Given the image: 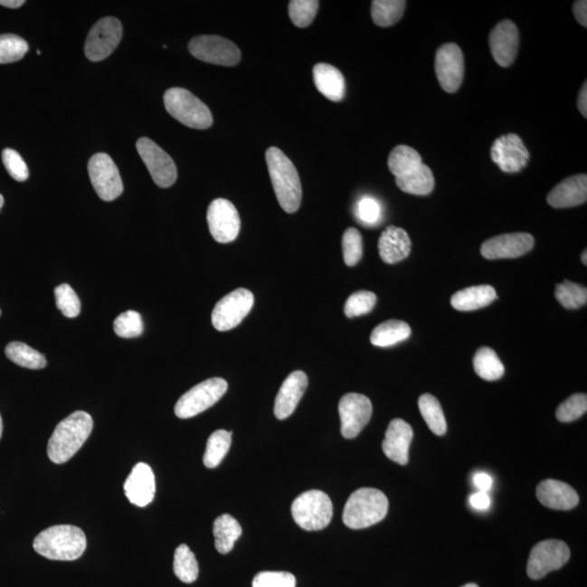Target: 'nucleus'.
<instances>
[{
	"instance_id": "obj_55",
	"label": "nucleus",
	"mask_w": 587,
	"mask_h": 587,
	"mask_svg": "<svg viewBox=\"0 0 587 587\" xmlns=\"http://www.w3.org/2000/svg\"><path fill=\"white\" fill-rule=\"evenodd\" d=\"M3 429H4V427H3V420H2V416H0V439H2Z\"/></svg>"
},
{
	"instance_id": "obj_8",
	"label": "nucleus",
	"mask_w": 587,
	"mask_h": 587,
	"mask_svg": "<svg viewBox=\"0 0 587 587\" xmlns=\"http://www.w3.org/2000/svg\"><path fill=\"white\" fill-rule=\"evenodd\" d=\"M188 50L198 61L224 67L236 66L241 57L240 48L233 42L217 35L194 37Z\"/></svg>"
},
{
	"instance_id": "obj_35",
	"label": "nucleus",
	"mask_w": 587,
	"mask_h": 587,
	"mask_svg": "<svg viewBox=\"0 0 587 587\" xmlns=\"http://www.w3.org/2000/svg\"><path fill=\"white\" fill-rule=\"evenodd\" d=\"M418 405L430 430L436 435H444L447 423L440 402L432 395L424 394L419 398Z\"/></svg>"
},
{
	"instance_id": "obj_26",
	"label": "nucleus",
	"mask_w": 587,
	"mask_h": 587,
	"mask_svg": "<svg viewBox=\"0 0 587 587\" xmlns=\"http://www.w3.org/2000/svg\"><path fill=\"white\" fill-rule=\"evenodd\" d=\"M314 80L317 90L328 100L341 101L346 95V82H345L344 75L331 64H316Z\"/></svg>"
},
{
	"instance_id": "obj_18",
	"label": "nucleus",
	"mask_w": 587,
	"mask_h": 587,
	"mask_svg": "<svg viewBox=\"0 0 587 587\" xmlns=\"http://www.w3.org/2000/svg\"><path fill=\"white\" fill-rule=\"evenodd\" d=\"M535 247V238L529 233H509L484 241L481 254L488 260H513L527 254Z\"/></svg>"
},
{
	"instance_id": "obj_29",
	"label": "nucleus",
	"mask_w": 587,
	"mask_h": 587,
	"mask_svg": "<svg viewBox=\"0 0 587 587\" xmlns=\"http://www.w3.org/2000/svg\"><path fill=\"white\" fill-rule=\"evenodd\" d=\"M243 533L239 521L231 515L218 516L213 524L214 545L220 554H229Z\"/></svg>"
},
{
	"instance_id": "obj_6",
	"label": "nucleus",
	"mask_w": 587,
	"mask_h": 587,
	"mask_svg": "<svg viewBox=\"0 0 587 587\" xmlns=\"http://www.w3.org/2000/svg\"><path fill=\"white\" fill-rule=\"evenodd\" d=\"M292 516L296 524L306 531H320L330 525L333 504L325 492L312 489L300 494L292 504Z\"/></svg>"
},
{
	"instance_id": "obj_24",
	"label": "nucleus",
	"mask_w": 587,
	"mask_h": 587,
	"mask_svg": "<svg viewBox=\"0 0 587 587\" xmlns=\"http://www.w3.org/2000/svg\"><path fill=\"white\" fill-rule=\"evenodd\" d=\"M536 497L542 505L554 510L573 509L580 500L578 493L568 484L552 478L538 484Z\"/></svg>"
},
{
	"instance_id": "obj_32",
	"label": "nucleus",
	"mask_w": 587,
	"mask_h": 587,
	"mask_svg": "<svg viewBox=\"0 0 587 587\" xmlns=\"http://www.w3.org/2000/svg\"><path fill=\"white\" fill-rule=\"evenodd\" d=\"M406 5L403 0H374L371 6L374 23L381 28L394 25L405 13Z\"/></svg>"
},
{
	"instance_id": "obj_9",
	"label": "nucleus",
	"mask_w": 587,
	"mask_h": 587,
	"mask_svg": "<svg viewBox=\"0 0 587 587\" xmlns=\"http://www.w3.org/2000/svg\"><path fill=\"white\" fill-rule=\"evenodd\" d=\"M251 290L239 289L224 296L213 311V325L218 331H230L240 325L254 306Z\"/></svg>"
},
{
	"instance_id": "obj_15",
	"label": "nucleus",
	"mask_w": 587,
	"mask_h": 587,
	"mask_svg": "<svg viewBox=\"0 0 587 587\" xmlns=\"http://www.w3.org/2000/svg\"><path fill=\"white\" fill-rule=\"evenodd\" d=\"M341 417V432L345 439L352 440L365 429L373 417V403L367 396L349 393L338 403Z\"/></svg>"
},
{
	"instance_id": "obj_38",
	"label": "nucleus",
	"mask_w": 587,
	"mask_h": 587,
	"mask_svg": "<svg viewBox=\"0 0 587 587\" xmlns=\"http://www.w3.org/2000/svg\"><path fill=\"white\" fill-rule=\"evenodd\" d=\"M554 296L559 304L567 309H579L587 303L586 288L570 281L558 284Z\"/></svg>"
},
{
	"instance_id": "obj_33",
	"label": "nucleus",
	"mask_w": 587,
	"mask_h": 587,
	"mask_svg": "<svg viewBox=\"0 0 587 587\" xmlns=\"http://www.w3.org/2000/svg\"><path fill=\"white\" fill-rule=\"evenodd\" d=\"M6 356L20 367L40 370L45 368L47 360L40 352L24 343H9L6 347Z\"/></svg>"
},
{
	"instance_id": "obj_31",
	"label": "nucleus",
	"mask_w": 587,
	"mask_h": 587,
	"mask_svg": "<svg viewBox=\"0 0 587 587\" xmlns=\"http://www.w3.org/2000/svg\"><path fill=\"white\" fill-rule=\"evenodd\" d=\"M473 367L476 374L486 381H497L502 378L505 374V367L502 360L492 348L482 347L478 350Z\"/></svg>"
},
{
	"instance_id": "obj_37",
	"label": "nucleus",
	"mask_w": 587,
	"mask_h": 587,
	"mask_svg": "<svg viewBox=\"0 0 587 587\" xmlns=\"http://www.w3.org/2000/svg\"><path fill=\"white\" fill-rule=\"evenodd\" d=\"M174 571L183 583L191 584L198 578L199 567L195 554L185 544L175 549Z\"/></svg>"
},
{
	"instance_id": "obj_44",
	"label": "nucleus",
	"mask_w": 587,
	"mask_h": 587,
	"mask_svg": "<svg viewBox=\"0 0 587 587\" xmlns=\"http://www.w3.org/2000/svg\"><path fill=\"white\" fill-rule=\"evenodd\" d=\"M587 412L586 394H575L568 398L560 405L556 412V417L560 422H573L583 417Z\"/></svg>"
},
{
	"instance_id": "obj_49",
	"label": "nucleus",
	"mask_w": 587,
	"mask_h": 587,
	"mask_svg": "<svg viewBox=\"0 0 587 587\" xmlns=\"http://www.w3.org/2000/svg\"><path fill=\"white\" fill-rule=\"evenodd\" d=\"M470 504L473 508L478 510H487L491 505V499H489L487 492L478 491L470 497Z\"/></svg>"
},
{
	"instance_id": "obj_19",
	"label": "nucleus",
	"mask_w": 587,
	"mask_h": 587,
	"mask_svg": "<svg viewBox=\"0 0 587 587\" xmlns=\"http://www.w3.org/2000/svg\"><path fill=\"white\" fill-rule=\"evenodd\" d=\"M494 61L500 67L507 68L514 63L519 51V30L510 20L499 23L489 34Z\"/></svg>"
},
{
	"instance_id": "obj_52",
	"label": "nucleus",
	"mask_w": 587,
	"mask_h": 587,
	"mask_svg": "<svg viewBox=\"0 0 587 587\" xmlns=\"http://www.w3.org/2000/svg\"><path fill=\"white\" fill-rule=\"evenodd\" d=\"M578 107L579 110L582 113V116L584 118L587 117V84L586 82L583 85V88L581 89L579 99H578Z\"/></svg>"
},
{
	"instance_id": "obj_39",
	"label": "nucleus",
	"mask_w": 587,
	"mask_h": 587,
	"mask_svg": "<svg viewBox=\"0 0 587 587\" xmlns=\"http://www.w3.org/2000/svg\"><path fill=\"white\" fill-rule=\"evenodd\" d=\"M29 51L28 43L14 34L0 35V64L21 61Z\"/></svg>"
},
{
	"instance_id": "obj_3",
	"label": "nucleus",
	"mask_w": 587,
	"mask_h": 587,
	"mask_svg": "<svg viewBox=\"0 0 587 587\" xmlns=\"http://www.w3.org/2000/svg\"><path fill=\"white\" fill-rule=\"evenodd\" d=\"M88 541L84 532L74 525H55L35 537L33 547L41 556L61 562H73L85 552Z\"/></svg>"
},
{
	"instance_id": "obj_42",
	"label": "nucleus",
	"mask_w": 587,
	"mask_h": 587,
	"mask_svg": "<svg viewBox=\"0 0 587 587\" xmlns=\"http://www.w3.org/2000/svg\"><path fill=\"white\" fill-rule=\"evenodd\" d=\"M344 261L348 267L356 266L364 254L363 236L357 229L349 228L343 235Z\"/></svg>"
},
{
	"instance_id": "obj_56",
	"label": "nucleus",
	"mask_w": 587,
	"mask_h": 587,
	"mask_svg": "<svg viewBox=\"0 0 587 587\" xmlns=\"http://www.w3.org/2000/svg\"><path fill=\"white\" fill-rule=\"evenodd\" d=\"M4 203H5V199H4L3 195H0V209L3 208Z\"/></svg>"
},
{
	"instance_id": "obj_54",
	"label": "nucleus",
	"mask_w": 587,
	"mask_h": 587,
	"mask_svg": "<svg viewBox=\"0 0 587 587\" xmlns=\"http://www.w3.org/2000/svg\"><path fill=\"white\" fill-rule=\"evenodd\" d=\"M581 260H582V262L584 263L585 266L587 265V251L586 250L583 251V254H582Z\"/></svg>"
},
{
	"instance_id": "obj_46",
	"label": "nucleus",
	"mask_w": 587,
	"mask_h": 587,
	"mask_svg": "<svg viewBox=\"0 0 587 587\" xmlns=\"http://www.w3.org/2000/svg\"><path fill=\"white\" fill-rule=\"evenodd\" d=\"M252 587H296V578L289 573L263 571L252 580Z\"/></svg>"
},
{
	"instance_id": "obj_16",
	"label": "nucleus",
	"mask_w": 587,
	"mask_h": 587,
	"mask_svg": "<svg viewBox=\"0 0 587 587\" xmlns=\"http://www.w3.org/2000/svg\"><path fill=\"white\" fill-rule=\"evenodd\" d=\"M435 72L439 82L447 93L459 90L465 73L461 48L454 43L439 48L435 57Z\"/></svg>"
},
{
	"instance_id": "obj_21",
	"label": "nucleus",
	"mask_w": 587,
	"mask_h": 587,
	"mask_svg": "<svg viewBox=\"0 0 587 587\" xmlns=\"http://www.w3.org/2000/svg\"><path fill=\"white\" fill-rule=\"evenodd\" d=\"M125 493L137 507H145L153 502L156 482L153 469L147 463L139 462L133 468L125 483Z\"/></svg>"
},
{
	"instance_id": "obj_13",
	"label": "nucleus",
	"mask_w": 587,
	"mask_h": 587,
	"mask_svg": "<svg viewBox=\"0 0 587 587\" xmlns=\"http://www.w3.org/2000/svg\"><path fill=\"white\" fill-rule=\"evenodd\" d=\"M137 148L156 185L163 188L175 185L177 177L176 166L164 149L147 137L139 138Z\"/></svg>"
},
{
	"instance_id": "obj_25",
	"label": "nucleus",
	"mask_w": 587,
	"mask_h": 587,
	"mask_svg": "<svg viewBox=\"0 0 587 587\" xmlns=\"http://www.w3.org/2000/svg\"><path fill=\"white\" fill-rule=\"evenodd\" d=\"M412 240L407 232L391 225L383 231L379 240V252L383 260L390 265L405 260L411 254Z\"/></svg>"
},
{
	"instance_id": "obj_43",
	"label": "nucleus",
	"mask_w": 587,
	"mask_h": 587,
	"mask_svg": "<svg viewBox=\"0 0 587 587\" xmlns=\"http://www.w3.org/2000/svg\"><path fill=\"white\" fill-rule=\"evenodd\" d=\"M376 304V296L369 290H359L349 296L345 304V315L355 317L367 315L373 311Z\"/></svg>"
},
{
	"instance_id": "obj_12",
	"label": "nucleus",
	"mask_w": 587,
	"mask_h": 587,
	"mask_svg": "<svg viewBox=\"0 0 587 587\" xmlns=\"http://www.w3.org/2000/svg\"><path fill=\"white\" fill-rule=\"evenodd\" d=\"M122 39V25L116 18H104L91 28L85 43V55L90 62L109 57Z\"/></svg>"
},
{
	"instance_id": "obj_7",
	"label": "nucleus",
	"mask_w": 587,
	"mask_h": 587,
	"mask_svg": "<svg viewBox=\"0 0 587 587\" xmlns=\"http://www.w3.org/2000/svg\"><path fill=\"white\" fill-rule=\"evenodd\" d=\"M228 391V382L213 378L202 382L186 392L177 401L175 412L180 419H188L207 411L221 400Z\"/></svg>"
},
{
	"instance_id": "obj_45",
	"label": "nucleus",
	"mask_w": 587,
	"mask_h": 587,
	"mask_svg": "<svg viewBox=\"0 0 587 587\" xmlns=\"http://www.w3.org/2000/svg\"><path fill=\"white\" fill-rule=\"evenodd\" d=\"M56 305L62 315L67 317H77L80 312V301L77 293L69 284L59 285L55 289Z\"/></svg>"
},
{
	"instance_id": "obj_17",
	"label": "nucleus",
	"mask_w": 587,
	"mask_h": 587,
	"mask_svg": "<svg viewBox=\"0 0 587 587\" xmlns=\"http://www.w3.org/2000/svg\"><path fill=\"white\" fill-rule=\"evenodd\" d=\"M491 157L505 174H516L529 163L530 153L516 134H507L494 142Z\"/></svg>"
},
{
	"instance_id": "obj_57",
	"label": "nucleus",
	"mask_w": 587,
	"mask_h": 587,
	"mask_svg": "<svg viewBox=\"0 0 587 587\" xmlns=\"http://www.w3.org/2000/svg\"><path fill=\"white\" fill-rule=\"evenodd\" d=\"M461 587H478V585H477L476 583H468V584L463 585Z\"/></svg>"
},
{
	"instance_id": "obj_10",
	"label": "nucleus",
	"mask_w": 587,
	"mask_h": 587,
	"mask_svg": "<svg viewBox=\"0 0 587 587\" xmlns=\"http://www.w3.org/2000/svg\"><path fill=\"white\" fill-rule=\"evenodd\" d=\"M570 556V549L563 541L547 540L538 543L531 551L527 575L532 580L543 579L552 571L563 568L569 562Z\"/></svg>"
},
{
	"instance_id": "obj_11",
	"label": "nucleus",
	"mask_w": 587,
	"mask_h": 587,
	"mask_svg": "<svg viewBox=\"0 0 587 587\" xmlns=\"http://www.w3.org/2000/svg\"><path fill=\"white\" fill-rule=\"evenodd\" d=\"M89 174L91 185L102 201L112 202L121 195L123 183L119 170L109 155H94L90 159Z\"/></svg>"
},
{
	"instance_id": "obj_47",
	"label": "nucleus",
	"mask_w": 587,
	"mask_h": 587,
	"mask_svg": "<svg viewBox=\"0 0 587 587\" xmlns=\"http://www.w3.org/2000/svg\"><path fill=\"white\" fill-rule=\"evenodd\" d=\"M3 163L13 179L19 182L28 180L30 175L28 166L15 150L5 149L3 152Z\"/></svg>"
},
{
	"instance_id": "obj_50",
	"label": "nucleus",
	"mask_w": 587,
	"mask_h": 587,
	"mask_svg": "<svg viewBox=\"0 0 587 587\" xmlns=\"http://www.w3.org/2000/svg\"><path fill=\"white\" fill-rule=\"evenodd\" d=\"M573 14L578 23L586 28L587 26V2L585 0H579L573 5Z\"/></svg>"
},
{
	"instance_id": "obj_51",
	"label": "nucleus",
	"mask_w": 587,
	"mask_h": 587,
	"mask_svg": "<svg viewBox=\"0 0 587 587\" xmlns=\"http://www.w3.org/2000/svg\"><path fill=\"white\" fill-rule=\"evenodd\" d=\"M473 481H475L476 487L480 492L488 493L493 486V478L488 473H478Z\"/></svg>"
},
{
	"instance_id": "obj_41",
	"label": "nucleus",
	"mask_w": 587,
	"mask_h": 587,
	"mask_svg": "<svg viewBox=\"0 0 587 587\" xmlns=\"http://www.w3.org/2000/svg\"><path fill=\"white\" fill-rule=\"evenodd\" d=\"M113 330L123 338L137 337L144 331L142 316L133 310L123 312L113 323Z\"/></svg>"
},
{
	"instance_id": "obj_28",
	"label": "nucleus",
	"mask_w": 587,
	"mask_h": 587,
	"mask_svg": "<svg viewBox=\"0 0 587 587\" xmlns=\"http://www.w3.org/2000/svg\"><path fill=\"white\" fill-rule=\"evenodd\" d=\"M396 185L402 192L412 195L427 196L433 192L435 180L432 170L422 164L409 174L396 177Z\"/></svg>"
},
{
	"instance_id": "obj_48",
	"label": "nucleus",
	"mask_w": 587,
	"mask_h": 587,
	"mask_svg": "<svg viewBox=\"0 0 587 587\" xmlns=\"http://www.w3.org/2000/svg\"><path fill=\"white\" fill-rule=\"evenodd\" d=\"M357 215L363 222L374 224L381 217V206L373 197H364L357 204Z\"/></svg>"
},
{
	"instance_id": "obj_53",
	"label": "nucleus",
	"mask_w": 587,
	"mask_h": 587,
	"mask_svg": "<svg viewBox=\"0 0 587 587\" xmlns=\"http://www.w3.org/2000/svg\"><path fill=\"white\" fill-rule=\"evenodd\" d=\"M25 4L24 0H0V5L7 8H20Z\"/></svg>"
},
{
	"instance_id": "obj_1",
	"label": "nucleus",
	"mask_w": 587,
	"mask_h": 587,
	"mask_svg": "<svg viewBox=\"0 0 587 587\" xmlns=\"http://www.w3.org/2000/svg\"><path fill=\"white\" fill-rule=\"evenodd\" d=\"M93 431V419L85 412H75L62 420L48 440L47 455L57 465L77 454Z\"/></svg>"
},
{
	"instance_id": "obj_36",
	"label": "nucleus",
	"mask_w": 587,
	"mask_h": 587,
	"mask_svg": "<svg viewBox=\"0 0 587 587\" xmlns=\"http://www.w3.org/2000/svg\"><path fill=\"white\" fill-rule=\"evenodd\" d=\"M232 443V433L228 431H215L207 441L206 451L204 455V465L209 469L217 468L224 459Z\"/></svg>"
},
{
	"instance_id": "obj_30",
	"label": "nucleus",
	"mask_w": 587,
	"mask_h": 587,
	"mask_svg": "<svg viewBox=\"0 0 587 587\" xmlns=\"http://www.w3.org/2000/svg\"><path fill=\"white\" fill-rule=\"evenodd\" d=\"M412 336V327L408 323L400 320H389L381 323L371 333L370 341L378 347H390L406 341Z\"/></svg>"
},
{
	"instance_id": "obj_23",
	"label": "nucleus",
	"mask_w": 587,
	"mask_h": 587,
	"mask_svg": "<svg viewBox=\"0 0 587 587\" xmlns=\"http://www.w3.org/2000/svg\"><path fill=\"white\" fill-rule=\"evenodd\" d=\"M553 208L563 209L579 206L587 201V176L579 175L568 177L554 186L547 195Z\"/></svg>"
},
{
	"instance_id": "obj_40",
	"label": "nucleus",
	"mask_w": 587,
	"mask_h": 587,
	"mask_svg": "<svg viewBox=\"0 0 587 587\" xmlns=\"http://www.w3.org/2000/svg\"><path fill=\"white\" fill-rule=\"evenodd\" d=\"M319 6L317 0H292L289 6V18L298 28H307L314 21Z\"/></svg>"
},
{
	"instance_id": "obj_4",
	"label": "nucleus",
	"mask_w": 587,
	"mask_h": 587,
	"mask_svg": "<svg viewBox=\"0 0 587 587\" xmlns=\"http://www.w3.org/2000/svg\"><path fill=\"white\" fill-rule=\"evenodd\" d=\"M389 511V499L376 488H359L350 495L343 513L344 525L349 529H365L379 524Z\"/></svg>"
},
{
	"instance_id": "obj_2",
	"label": "nucleus",
	"mask_w": 587,
	"mask_h": 587,
	"mask_svg": "<svg viewBox=\"0 0 587 587\" xmlns=\"http://www.w3.org/2000/svg\"><path fill=\"white\" fill-rule=\"evenodd\" d=\"M266 160L279 204L288 213L298 212L303 198V187L294 164L278 147L267 150Z\"/></svg>"
},
{
	"instance_id": "obj_34",
	"label": "nucleus",
	"mask_w": 587,
	"mask_h": 587,
	"mask_svg": "<svg viewBox=\"0 0 587 587\" xmlns=\"http://www.w3.org/2000/svg\"><path fill=\"white\" fill-rule=\"evenodd\" d=\"M389 169L396 177L405 175L422 165L421 156L416 149L400 145L392 150L389 157Z\"/></svg>"
},
{
	"instance_id": "obj_20",
	"label": "nucleus",
	"mask_w": 587,
	"mask_h": 587,
	"mask_svg": "<svg viewBox=\"0 0 587 587\" xmlns=\"http://www.w3.org/2000/svg\"><path fill=\"white\" fill-rule=\"evenodd\" d=\"M413 439L411 425L402 419H394L386 430L382 450L390 460L405 466L409 461V449Z\"/></svg>"
},
{
	"instance_id": "obj_58",
	"label": "nucleus",
	"mask_w": 587,
	"mask_h": 587,
	"mask_svg": "<svg viewBox=\"0 0 587 587\" xmlns=\"http://www.w3.org/2000/svg\"><path fill=\"white\" fill-rule=\"evenodd\" d=\"M0 316H2V310H0Z\"/></svg>"
},
{
	"instance_id": "obj_22",
	"label": "nucleus",
	"mask_w": 587,
	"mask_h": 587,
	"mask_svg": "<svg viewBox=\"0 0 587 587\" xmlns=\"http://www.w3.org/2000/svg\"><path fill=\"white\" fill-rule=\"evenodd\" d=\"M307 386L308 376L303 371H294L284 380L274 403V414L279 420L288 419L295 412Z\"/></svg>"
},
{
	"instance_id": "obj_27",
	"label": "nucleus",
	"mask_w": 587,
	"mask_h": 587,
	"mask_svg": "<svg viewBox=\"0 0 587 587\" xmlns=\"http://www.w3.org/2000/svg\"><path fill=\"white\" fill-rule=\"evenodd\" d=\"M497 298V290L491 285H478L457 292L450 304L458 311H475L491 305Z\"/></svg>"
},
{
	"instance_id": "obj_5",
	"label": "nucleus",
	"mask_w": 587,
	"mask_h": 587,
	"mask_svg": "<svg viewBox=\"0 0 587 587\" xmlns=\"http://www.w3.org/2000/svg\"><path fill=\"white\" fill-rule=\"evenodd\" d=\"M165 107L175 120L196 130H206L213 126L212 111L204 102L185 89L175 88L166 91Z\"/></svg>"
},
{
	"instance_id": "obj_14",
	"label": "nucleus",
	"mask_w": 587,
	"mask_h": 587,
	"mask_svg": "<svg viewBox=\"0 0 587 587\" xmlns=\"http://www.w3.org/2000/svg\"><path fill=\"white\" fill-rule=\"evenodd\" d=\"M207 221L210 233L218 243H231L238 238L241 230L240 214L228 199H214L209 204Z\"/></svg>"
}]
</instances>
